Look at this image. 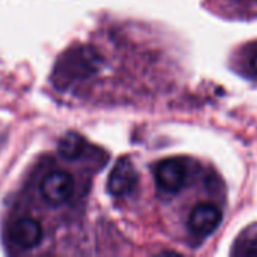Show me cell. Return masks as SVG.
Returning <instances> with one entry per match:
<instances>
[{
    "label": "cell",
    "mask_w": 257,
    "mask_h": 257,
    "mask_svg": "<svg viewBox=\"0 0 257 257\" xmlns=\"http://www.w3.org/2000/svg\"><path fill=\"white\" fill-rule=\"evenodd\" d=\"M102 68L101 54L90 45H75L65 51L53 71V83L57 89H68L71 84L89 78Z\"/></svg>",
    "instance_id": "6da1fadb"
},
{
    "label": "cell",
    "mask_w": 257,
    "mask_h": 257,
    "mask_svg": "<svg viewBox=\"0 0 257 257\" xmlns=\"http://www.w3.org/2000/svg\"><path fill=\"white\" fill-rule=\"evenodd\" d=\"M39 191L47 203L53 206L63 205L74 193V179L68 172L51 170L42 178Z\"/></svg>",
    "instance_id": "7a4b0ae2"
},
{
    "label": "cell",
    "mask_w": 257,
    "mask_h": 257,
    "mask_svg": "<svg viewBox=\"0 0 257 257\" xmlns=\"http://www.w3.org/2000/svg\"><path fill=\"white\" fill-rule=\"evenodd\" d=\"M187 164L179 158H167L155 166L154 176L160 190L166 193H178L187 182Z\"/></svg>",
    "instance_id": "3957f363"
},
{
    "label": "cell",
    "mask_w": 257,
    "mask_h": 257,
    "mask_svg": "<svg viewBox=\"0 0 257 257\" xmlns=\"http://www.w3.org/2000/svg\"><path fill=\"white\" fill-rule=\"evenodd\" d=\"M139 184V173L134 164L128 158H120L110 172L107 188L108 193L114 197L128 196L136 190Z\"/></svg>",
    "instance_id": "277c9868"
},
{
    "label": "cell",
    "mask_w": 257,
    "mask_h": 257,
    "mask_svg": "<svg viewBox=\"0 0 257 257\" xmlns=\"http://www.w3.org/2000/svg\"><path fill=\"white\" fill-rule=\"evenodd\" d=\"M221 223V211L217 205L203 202L199 203L188 218L190 230L197 236H208L215 232Z\"/></svg>",
    "instance_id": "5b68a950"
},
{
    "label": "cell",
    "mask_w": 257,
    "mask_h": 257,
    "mask_svg": "<svg viewBox=\"0 0 257 257\" xmlns=\"http://www.w3.org/2000/svg\"><path fill=\"white\" fill-rule=\"evenodd\" d=\"M11 239L12 242L23 250H32L38 247L42 241L44 230L41 223L32 217H21L14 221L11 226Z\"/></svg>",
    "instance_id": "8992f818"
},
{
    "label": "cell",
    "mask_w": 257,
    "mask_h": 257,
    "mask_svg": "<svg viewBox=\"0 0 257 257\" xmlns=\"http://www.w3.org/2000/svg\"><path fill=\"white\" fill-rule=\"evenodd\" d=\"M86 140L74 131L66 133L59 142V154L65 160H77L83 155Z\"/></svg>",
    "instance_id": "52a82bcc"
},
{
    "label": "cell",
    "mask_w": 257,
    "mask_h": 257,
    "mask_svg": "<svg viewBox=\"0 0 257 257\" xmlns=\"http://www.w3.org/2000/svg\"><path fill=\"white\" fill-rule=\"evenodd\" d=\"M238 256H257V230L245 232L236 242V248L233 250Z\"/></svg>",
    "instance_id": "ba28073f"
},
{
    "label": "cell",
    "mask_w": 257,
    "mask_h": 257,
    "mask_svg": "<svg viewBox=\"0 0 257 257\" xmlns=\"http://www.w3.org/2000/svg\"><path fill=\"white\" fill-rule=\"evenodd\" d=\"M247 69L251 75L257 77V45H254V48L247 56Z\"/></svg>",
    "instance_id": "9c48e42d"
}]
</instances>
